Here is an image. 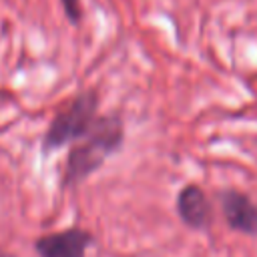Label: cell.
<instances>
[{
  "label": "cell",
  "instance_id": "cell-2",
  "mask_svg": "<svg viewBox=\"0 0 257 257\" xmlns=\"http://www.w3.org/2000/svg\"><path fill=\"white\" fill-rule=\"evenodd\" d=\"M96 116H98V92L96 90L78 92L74 98H70L54 112L42 137V151L50 153L72 141L84 139Z\"/></svg>",
  "mask_w": 257,
  "mask_h": 257
},
{
  "label": "cell",
  "instance_id": "cell-1",
  "mask_svg": "<svg viewBox=\"0 0 257 257\" xmlns=\"http://www.w3.org/2000/svg\"><path fill=\"white\" fill-rule=\"evenodd\" d=\"M124 141V122L118 114L96 116L82 143L74 145L66 157L62 187H76L80 181L100 169V165L114 155Z\"/></svg>",
  "mask_w": 257,
  "mask_h": 257
},
{
  "label": "cell",
  "instance_id": "cell-7",
  "mask_svg": "<svg viewBox=\"0 0 257 257\" xmlns=\"http://www.w3.org/2000/svg\"><path fill=\"white\" fill-rule=\"evenodd\" d=\"M0 257H14V255H10V253H6L4 249H0Z\"/></svg>",
  "mask_w": 257,
  "mask_h": 257
},
{
  "label": "cell",
  "instance_id": "cell-5",
  "mask_svg": "<svg viewBox=\"0 0 257 257\" xmlns=\"http://www.w3.org/2000/svg\"><path fill=\"white\" fill-rule=\"evenodd\" d=\"M175 205H177L179 219L189 229H195V231L209 229V225L213 221V207H211L209 197L205 195V191L199 185H195V183L185 185L179 191Z\"/></svg>",
  "mask_w": 257,
  "mask_h": 257
},
{
  "label": "cell",
  "instance_id": "cell-6",
  "mask_svg": "<svg viewBox=\"0 0 257 257\" xmlns=\"http://www.w3.org/2000/svg\"><path fill=\"white\" fill-rule=\"evenodd\" d=\"M62 8H64V14L66 18L72 22V24H78L80 18H82V8H80V0H60Z\"/></svg>",
  "mask_w": 257,
  "mask_h": 257
},
{
  "label": "cell",
  "instance_id": "cell-4",
  "mask_svg": "<svg viewBox=\"0 0 257 257\" xmlns=\"http://www.w3.org/2000/svg\"><path fill=\"white\" fill-rule=\"evenodd\" d=\"M221 213L227 225L243 235L257 237V205L237 189H221L217 193Z\"/></svg>",
  "mask_w": 257,
  "mask_h": 257
},
{
  "label": "cell",
  "instance_id": "cell-3",
  "mask_svg": "<svg viewBox=\"0 0 257 257\" xmlns=\"http://www.w3.org/2000/svg\"><path fill=\"white\" fill-rule=\"evenodd\" d=\"M94 237L82 227H66L40 235L34 241V251L38 257H86L88 247Z\"/></svg>",
  "mask_w": 257,
  "mask_h": 257
}]
</instances>
